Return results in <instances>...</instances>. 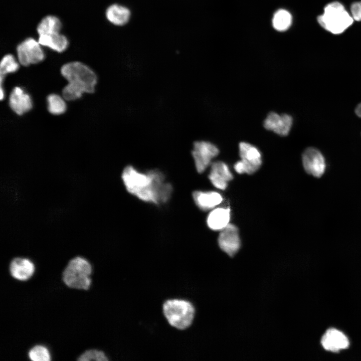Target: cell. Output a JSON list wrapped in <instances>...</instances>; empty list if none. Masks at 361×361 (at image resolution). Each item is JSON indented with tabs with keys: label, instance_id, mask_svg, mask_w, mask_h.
Masks as SVG:
<instances>
[{
	"label": "cell",
	"instance_id": "cell-1",
	"mask_svg": "<svg viewBox=\"0 0 361 361\" xmlns=\"http://www.w3.org/2000/svg\"><path fill=\"white\" fill-rule=\"evenodd\" d=\"M121 179L127 192L138 199L158 205L167 203L172 193V186L158 169L139 171L132 165L123 170Z\"/></svg>",
	"mask_w": 361,
	"mask_h": 361
},
{
	"label": "cell",
	"instance_id": "cell-2",
	"mask_svg": "<svg viewBox=\"0 0 361 361\" xmlns=\"http://www.w3.org/2000/svg\"><path fill=\"white\" fill-rule=\"evenodd\" d=\"M320 26L334 35L344 32L352 24L354 19L340 3L333 2L326 5L323 13L317 17Z\"/></svg>",
	"mask_w": 361,
	"mask_h": 361
},
{
	"label": "cell",
	"instance_id": "cell-3",
	"mask_svg": "<svg viewBox=\"0 0 361 361\" xmlns=\"http://www.w3.org/2000/svg\"><path fill=\"white\" fill-rule=\"evenodd\" d=\"M61 74L68 83L79 87L85 93L94 92L98 81L97 76L84 63L78 61L66 63L61 67Z\"/></svg>",
	"mask_w": 361,
	"mask_h": 361
},
{
	"label": "cell",
	"instance_id": "cell-4",
	"mask_svg": "<svg viewBox=\"0 0 361 361\" xmlns=\"http://www.w3.org/2000/svg\"><path fill=\"white\" fill-rule=\"evenodd\" d=\"M163 314L170 325L185 329L191 326L195 314V309L189 301L178 299L166 300L162 306Z\"/></svg>",
	"mask_w": 361,
	"mask_h": 361
},
{
	"label": "cell",
	"instance_id": "cell-5",
	"mask_svg": "<svg viewBox=\"0 0 361 361\" xmlns=\"http://www.w3.org/2000/svg\"><path fill=\"white\" fill-rule=\"evenodd\" d=\"M92 267L85 258L77 256L71 259L63 273V280L70 288L88 290L91 280Z\"/></svg>",
	"mask_w": 361,
	"mask_h": 361
},
{
	"label": "cell",
	"instance_id": "cell-6",
	"mask_svg": "<svg viewBox=\"0 0 361 361\" xmlns=\"http://www.w3.org/2000/svg\"><path fill=\"white\" fill-rule=\"evenodd\" d=\"M239 155L241 160L234 166V169L238 173L251 174L257 171L262 164V156L259 150L255 146L241 142L239 145Z\"/></svg>",
	"mask_w": 361,
	"mask_h": 361
},
{
	"label": "cell",
	"instance_id": "cell-7",
	"mask_svg": "<svg viewBox=\"0 0 361 361\" xmlns=\"http://www.w3.org/2000/svg\"><path fill=\"white\" fill-rule=\"evenodd\" d=\"M219 153L218 147L212 143L204 140L194 142L192 155L197 171L203 173Z\"/></svg>",
	"mask_w": 361,
	"mask_h": 361
},
{
	"label": "cell",
	"instance_id": "cell-8",
	"mask_svg": "<svg viewBox=\"0 0 361 361\" xmlns=\"http://www.w3.org/2000/svg\"><path fill=\"white\" fill-rule=\"evenodd\" d=\"M41 45L38 41L32 38H28L20 43L17 48L19 63L28 66L42 62L45 55Z\"/></svg>",
	"mask_w": 361,
	"mask_h": 361
},
{
	"label": "cell",
	"instance_id": "cell-9",
	"mask_svg": "<svg viewBox=\"0 0 361 361\" xmlns=\"http://www.w3.org/2000/svg\"><path fill=\"white\" fill-rule=\"evenodd\" d=\"M302 162L305 171L315 177H320L326 168L323 155L317 148H307L302 154Z\"/></svg>",
	"mask_w": 361,
	"mask_h": 361
},
{
	"label": "cell",
	"instance_id": "cell-10",
	"mask_svg": "<svg viewBox=\"0 0 361 361\" xmlns=\"http://www.w3.org/2000/svg\"><path fill=\"white\" fill-rule=\"evenodd\" d=\"M218 243L220 249L230 257H233L239 250L241 240L239 229L236 226L229 224L220 231Z\"/></svg>",
	"mask_w": 361,
	"mask_h": 361
},
{
	"label": "cell",
	"instance_id": "cell-11",
	"mask_svg": "<svg viewBox=\"0 0 361 361\" xmlns=\"http://www.w3.org/2000/svg\"><path fill=\"white\" fill-rule=\"evenodd\" d=\"M9 104L14 112L22 115L32 109L33 103L30 94L21 87L16 86L10 93Z\"/></svg>",
	"mask_w": 361,
	"mask_h": 361
},
{
	"label": "cell",
	"instance_id": "cell-12",
	"mask_svg": "<svg viewBox=\"0 0 361 361\" xmlns=\"http://www.w3.org/2000/svg\"><path fill=\"white\" fill-rule=\"evenodd\" d=\"M293 123L292 117L287 114L270 112L264 122V127L277 134L284 136L288 134Z\"/></svg>",
	"mask_w": 361,
	"mask_h": 361
},
{
	"label": "cell",
	"instance_id": "cell-13",
	"mask_svg": "<svg viewBox=\"0 0 361 361\" xmlns=\"http://www.w3.org/2000/svg\"><path fill=\"white\" fill-rule=\"evenodd\" d=\"M210 166L209 180L215 188L221 190H226L229 182L233 178L229 167L222 161L212 162Z\"/></svg>",
	"mask_w": 361,
	"mask_h": 361
},
{
	"label": "cell",
	"instance_id": "cell-14",
	"mask_svg": "<svg viewBox=\"0 0 361 361\" xmlns=\"http://www.w3.org/2000/svg\"><path fill=\"white\" fill-rule=\"evenodd\" d=\"M321 344L325 350L338 352L347 348L349 342L347 336L341 331L333 328L327 329L321 339Z\"/></svg>",
	"mask_w": 361,
	"mask_h": 361
},
{
	"label": "cell",
	"instance_id": "cell-15",
	"mask_svg": "<svg viewBox=\"0 0 361 361\" xmlns=\"http://www.w3.org/2000/svg\"><path fill=\"white\" fill-rule=\"evenodd\" d=\"M193 198L197 206L203 211L214 209L223 201L222 195L215 191H196L193 193Z\"/></svg>",
	"mask_w": 361,
	"mask_h": 361
},
{
	"label": "cell",
	"instance_id": "cell-16",
	"mask_svg": "<svg viewBox=\"0 0 361 361\" xmlns=\"http://www.w3.org/2000/svg\"><path fill=\"white\" fill-rule=\"evenodd\" d=\"M34 271V264L27 258H15L10 265L11 275L19 280L25 281L29 279L33 275Z\"/></svg>",
	"mask_w": 361,
	"mask_h": 361
},
{
	"label": "cell",
	"instance_id": "cell-17",
	"mask_svg": "<svg viewBox=\"0 0 361 361\" xmlns=\"http://www.w3.org/2000/svg\"><path fill=\"white\" fill-rule=\"evenodd\" d=\"M231 218L229 208H215L212 210L207 218L208 227L213 231H221L229 224Z\"/></svg>",
	"mask_w": 361,
	"mask_h": 361
},
{
	"label": "cell",
	"instance_id": "cell-18",
	"mask_svg": "<svg viewBox=\"0 0 361 361\" xmlns=\"http://www.w3.org/2000/svg\"><path fill=\"white\" fill-rule=\"evenodd\" d=\"M107 20L111 24L122 26L128 23L131 17V11L127 7L115 4L107 9L105 13Z\"/></svg>",
	"mask_w": 361,
	"mask_h": 361
},
{
	"label": "cell",
	"instance_id": "cell-19",
	"mask_svg": "<svg viewBox=\"0 0 361 361\" xmlns=\"http://www.w3.org/2000/svg\"><path fill=\"white\" fill-rule=\"evenodd\" d=\"M38 42L41 45L58 52L64 51L68 46L67 38L60 32L39 35Z\"/></svg>",
	"mask_w": 361,
	"mask_h": 361
},
{
	"label": "cell",
	"instance_id": "cell-20",
	"mask_svg": "<svg viewBox=\"0 0 361 361\" xmlns=\"http://www.w3.org/2000/svg\"><path fill=\"white\" fill-rule=\"evenodd\" d=\"M19 64L14 56L11 54H7L3 57L0 64V97L3 100L5 97V91L3 83L5 77L9 74L15 73L19 68Z\"/></svg>",
	"mask_w": 361,
	"mask_h": 361
},
{
	"label": "cell",
	"instance_id": "cell-21",
	"mask_svg": "<svg viewBox=\"0 0 361 361\" xmlns=\"http://www.w3.org/2000/svg\"><path fill=\"white\" fill-rule=\"evenodd\" d=\"M61 28L60 20L55 16H48L44 18L37 27L39 35L59 33Z\"/></svg>",
	"mask_w": 361,
	"mask_h": 361
},
{
	"label": "cell",
	"instance_id": "cell-22",
	"mask_svg": "<svg viewBox=\"0 0 361 361\" xmlns=\"http://www.w3.org/2000/svg\"><path fill=\"white\" fill-rule=\"evenodd\" d=\"M66 100L59 94L52 93L47 98V108L52 114L59 115L65 112L67 109Z\"/></svg>",
	"mask_w": 361,
	"mask_h": 361
},
{
	"label": "cell",
	"instance_id": "cell-23",
	"mask_svg": "<svg viewBox=\"0 0 361 361\" xmlns=\"http://www.w3.org/2000/svg\"><path fill=\"white\" fill-rule=\"evenodd\" d=\"M292 23V16L291 14L285 10H280L274 14L272 24L274 28L279 31H284L287 30Z\"/></svg>",
	"mask_w": 361,
	"mask_h": 361
},
{
	"label": "cell",
	"instance_id": "cell-24",
	"mask_svg": "<svg viewBox=\"0 0 361 361\" xmlns=\"http://www.w3.org/2000/svg\"><path fill=\"white\" fill-rule=\"evenodd\" d=\"M84 93L79 87L68 83L62 90V95L66 101H73L80 98Z\"/></svg>",
	"mask_w": 361,
	"mask_h": 361
},
{
	"label": "cell",
	"instance_id": "cell-25",
	"mask_svg": "<svg viewBox=\"0 0 361 361\" xmlns=\"http://www.w3.org/2000/svg\"><path fill=\"white\" fill-rule=\"evenodd\" d=\"M29 357L33 361H49L51 356L48 349L44 346L37 345L31 348L28 353Z\"/></svg>",
	"mask_w": 361,
	"mask_h": 361
},
{
	"label": "cell",
	"instance_id": "cell-26",
	"mask_svg": "<svg viewBox=\"0 0 361 361\" xmlns=\"http://www.w3.org/2000/svg\"><path fill=\"white\" fill-rule=\"evenodd\" d=\"M79 361H107L108 358L105 353L101 350L89 349L85 351L78 359Z\"/></svg>",
	"mask_w": 361,
	"mask_h": 361
},
{
	"label": "cell",
	"instance_id": "cell-27",
	"mask_svg": "<svg viewBox=\"0 0 361 361\" xmlns=\"http://www.w3.org/2000/svg\"><path fill=\"white\" fill-rule=\"evenodd\" d=\"M350 12L354 20L361 21V1L352 4L350 6Z\"/></svg>",
	"mask_w": 361,
	"mask_h": 361
},
{
	"label": "cell",
	"instance_id": "cell-28",
	"mask_svg": "<svg viewBox=\"0 0 361 361\" xmlns=\"http://www.w3.org/2000/svg\"><path fill=\"white\" fill-rule=\"evenodd\" d=\"M355 113L358 117L361 118V103L358 104L356 107Z\"/></svg>",
	"mask_w": 361,
	"mask_h": 361
}]
</instances>
